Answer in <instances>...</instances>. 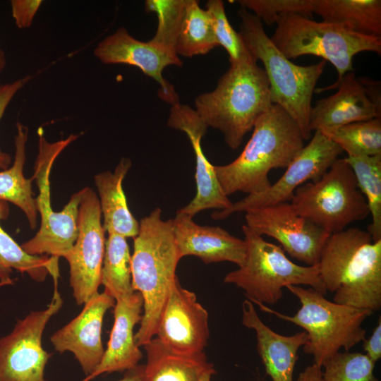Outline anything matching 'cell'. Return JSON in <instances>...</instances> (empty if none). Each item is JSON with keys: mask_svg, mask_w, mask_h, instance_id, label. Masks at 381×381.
<instances>
[{"mask_svg": "<svg viewBox=\"0 0 381 381\" xmlns=\"http://www.w3.org/2000/svg\"><path fill=\"white\" fill-rule=\"evenodd\" d=\"M252 135L233 162L214 166L219 185L226 196L236 192L261 193L271 183L269 172L286 168L304 147L303 133L292 118L272 104L255 121Z\"/></svg>", "mask_w": 381, "mask_h": 381, "instance_id": "6da1fadb", "label": "cell"}, {"mask_svg": "<svg viewBox=\"0 0 381 381\" xmlns=\"http://www.w3.org/2000/svg\"><path fill=\"white\" fill-rule=\"evenodd\" d=\"M334 303L377 311L381 307V240L351 227L329 236L318 263Z\"/></svg>", "mask_w": 381, "mask_h": 381, "instance_id": "7a4b0ae2", "label": "cell"}, {"mask_svg": "<svg viewBox=\"0 0 381 381\" xmlns=\"http://www.w3.org/2000/svg\"><path fill=\"white\" fill-rule=\"evenodd\" d=\"M181 259L171 220H163L161 209L156 207L140 220L131 258L132 287L143 300V318L135 334L139 347L155 337L161 312L178 279L176 270Z\"/></svg>", "mask_w": 381, "mask_h": 381, "instance_id": "3957f363", "label": "cell"}, {"mask_svg": "<svg viewBox=\"0 0 381 381\" xmlns=\"http://www.w3.org/2000/svg\"><path fill=\"white\" fill-rule=\"evenodd\" d=\"M272 104L266 73L252 54L230 64L216 87L195 99L197 114L207 127L222 132L232 150L240 147L255 121Z\"/></svg>", "mask_w": 381, "mask_h": 381, "instance_id": "277c9868", "label": "cell"}, {"mask_svg": "<svg viewBox=\"0 0 381 381\" xmlns=\"http://www.w3.org/2000/svg\"><path fill=\"white\" fill-rule=\"evenodd\" d=\"M237 14L241 19L238 33L249 52L264 66L272 104L292 118L305 140L310 139L311 101L325 61L308 66L294 64L273 44L258 17L243 8Z\"/></svg>", "mask_w": 381, "mask_h": 381, "instance_id": "5b68a950", "label": "cell"}, {"mask_svg": "<svg viewBox=\"0 0 381 381\" xmlns=\"http://www.w3.org/2000/svg\"><path fill=\"white\" fill-rule=\"evenodd\" d=\"M286 288L301 303L296 314L288 315L265 304H254L263 312L303 328L308 335L303 349L313 356V363L322 368L340 349L349 351L365 339L366 330L363 323L373 314V311L329 301L323 294L311 287L289 285Z\"/></svg>", "mask_w": 381, "mask_h": 381, "instance_id": "8992f818", "label": "cell"}, {"mask_svg": "<svg viewBox=\"0 0 381 381\" xmlns=\"http://www.w3.org/2000/svg\"><path fill=\"white\" fill-rule=\"evenodd\" d=\"M270 40L289 60L303 55L320 56L329 61L338 73L335 88L343 76L352 71L353 58L362 52L381 54V37L354 32L341 25L317 22L296 13L281 16Z\"/></svg>", "mask_w": 381, "mask_h": 381, "instance_id": "52a82bcc", "label": "cell"}, {"mask_svg": "<svg viewBox=\"0 0 381 381\" xmlns=\"http://www.w3.org/2000/svg\"><path fill=\"white\" fill-rule=\"evenodd\" d=\"M242 231L246 244L245 262L225 276L224 283L243 290L253 304H276L283 296L282 289L289 285L307 286L326 294L318 265H298L280 246L265 241L246 224Z\"/></svg>", "mask_w": 381, "mask_h": 381, "instance_id": "ba28073f", "label": "cell"}, {"mask_svg": "<svg viewBox=\"0 0 381 381\" xmlns=\"http://www.w3.org/2000/svg\"><path fill=\"white\" fill-rule=\"evenodd\" d=\"M290 202L298 214L329 234L341 231L370 214L346 158L337 159L318 179L299 186Z\"/></svg>", "mask_w": 381, "mask_h": 381, "instance_id": "9c48e42d", "label": "cell"}, {"mask_svg": "<svg viewBox=\"0 0 381 381\" xmlns=\"http://www.w3.org/2000/svg\"><path fill=\"white\" fill-rule=\"evenodd\" d=\"M78 138V135L71 134L66 139L49 143L42 132H39V151L33 178L39 188L36 203L41 222L36 234L20 245L29 255H47L59 260L67 255L76 241L79 206L84 188L73 194L61 211L55 212L51 205L49 177L55 159Z\"/></svg>", "mask_w": 381, "mask_h": 381, "instance_id": "30bf717a", "label": "cell"}, {"mask_svg": "<svg viewBox=\"0 0 381 381\" xmlns=\"http://www.w3.org/2000/svg\"><path fill=\"white\" fill-rule=\"evenodd\" d=\"M57 286L54 282L53 296L45 309L31 311L0 338V381H47L44 369L51 354L42 347V335L63 305Z\"/></svg>", "mask_w": 381, "mask_h": 381, "instance_id": "8fae6325", "label": "cell"}, {"mask_svg": "<svg viewBox=\"0 0 381 381\" xmlns=\"http://www.w3.org/2000/svg\"><path fill=\"white\" fill-rule=\"evenodd\" d=\"M84 188L79 206L76 241L64 258L69 265L70 286L78 306L98 293L105 250V231L97 194Z\"/></svg>", "mask_w": 381, "mask_h": 381, "instance_id": "7c38bea8", "label": "cell"}, {"mask_svg": "<svg viewBox=\"0 0 381 381\" xmlns=\"http://www.w3.org/2000/svg\"><path fill=\"white\" fill-rule=\"evenodd\" d=\"M342 152L329 138L315 131L309 143L304 145L274 183L261 193L249 194L233 202L226 210L214 212L211 217L215 220L224 219L235 212L291 201L299 186L321 177Z\"/></svg>", "mask_w": 381, "mask_h": 381, "instance_id": "4fadbf2b", "label": "cell"}, {"mask_svg": "<svg viewBox=\"0 0 381 381\" xmlns=\"http://www.w3.org/2000/svg\"><path fill=\"white\" fill-rule=\"evenodd\" d=\"M245 212L246 225L255 233L273 238L284 252L306 265H318L330 234L298 214L290 202Z\"/></svg>", "mask_w": 381, "mask_h": 381, "instance_id": "5bb4252c", "label": "cell"}, {"mask_svg": "<svg viewBox=\"0 0 381 381\" xmlns=\"http://www.w3.org/2000/svg\"><path fill=\"white\" fill-rule=\"evenodd\" d=\"M209 334L207 311L177 279L161 312L155 337L174 352L193 354L204 352Z\"/></svg>", "mask_w": 381, "mask_h": 381, "instance_id": "9a60e30c", "label": "cell"}, {"mask_svg": "<svg viewBox=\"0 0 381 381\" xmlns=\"http://www.w3.org/2000/svg\"><path fill=\"white\" fill-rule=\"evenodd\" d=\"M167 126L186 133L195 159L196 194L188 204L178 210L177 212L193 217L205 210H223L229 208L233 202L223 192L215 174L214 165L208 161L201 146L207 126L194 109L179 102L171 105Z\"/></svg>", "mask_w": 381, "mask_h": 381, "instance_id": "2e32d148", "label": "cell"}, {"mask_svg": "<svg viewBox=\"0 0 381 381\" xmlns=\"http://www.w3.org/2000/svg\"><path fill=\"white\" fill-rule=\"evenodd\" d=\"M94 55L104 64H126L140 68L159 85L161 99L171 105L179 102L174 86L162 75L169 66H181L179 56L170 54L150 41L143 42L120 28L103 39L94 49Z\"/></svg>", "mask_w": 381, "mask_h": 381, "instance_id": "e0dca14e", "label": "cell"}, {"mask_svg": "<svg viewBox=\"0 0 381 381\" xmlns=\"http://www.w3.org/2000/svg\"><path fill=\"white\" fill-rule=\"evenodd\" d=\"M115 300L104 291L94 295L82 311L50 337L54 349L71 352L84 374L92 373L102 359L104 350L102 327L107 311L114 306Z\"/></svg>", "mask_w": 381, "mask_h": 381, "instance_id": "ac0fdd59", "label": "cell"}, {"mask_svg": "<svg viewBox=\"0 0 381 381\" xmlns=\"http://www.w3.org/2000/svg\"><path fill=\"white\" fill-rule=\"evenodd\" d=\"M171 220L181 258L193 255L205 264L227 261L238 267L243 265L246 257L244 239L219 226L199 225L186 214L176 212Z\"/></svg>", "mask_w": 381, "mask_h": 381, "instance_id": "d6986e66", "label": "cell"}, {"mask_svg": "<svg viewBox=\"0 0 381 381\" xmlns=\"http://www.w3.org/2000/svg\"><path fill=\"white\" fill-rule=\"evenodd\" d=\"M334 95L318 100L310 116L311 131L326 135L345 125L381 118V107L368 97L365 88L353 71L346 73Z\"/></svg>", "mask_w": 381, "mask_h": 381, "instance_id": "ffe728a7", "label": "cell"}, {"mask_svg": "<svg viewBox=\"0 0 381 381\" xmlns=\"http://www.w3.org/2000/svg\"><path fill=\"white\" fill-rule=\"evenodd\" d=\"M114 324L107 349L95 370L82 381H90L104 373L126 372L137 366L143 353L135 340L134 327L143 313V300L140 293L115 301Z\"/></svg>", "mask_w": 381, "mask_h": 381, "instance_id": "44dd1931", "label": "cell"}, {"mask_svg": "<svg viewBox=\"0 0 381 381\" xmlns=\"http://www.w3.org/2000/svg\"><path fill=\"white\" fill-rule=\"evenodd\" d=\"M241 322L255 332L257 351L272 381H294L298 352L308 341L306 332L286 336L273 331L262 321L248 299L242 303Z\"/></svg>", "mask_w": 381, "mask_h": 381, "instance_id": "7402d4cb", "label": "cell"}, {"mask_svg": "<svg viewBox=\"0 0 381 381\" xmlns=\"http://www.w3.org/2000/svg\"><path fill=\"white\" fill-rule=\"evenodd\" d=\"M131 165V161L123 157L113 172H101L94 177L104 231L117 234L126 238H134L139 229V222L129 210L123 188V181Z\"/></svg>", "mask_w": 381, "mask_h": 381, "instance_id": "603a6c76", "label": "cell"}, {"mask_svg": "<svg viewBox=\"0 0 381 381\" xmlns=\"http://www.w3.org/2000/svg\"><path fill=\"white\" fill-rule=\"evenodd\" d=\"M143 347L147 355L145 381H200L206 371L214 368L204 352L176 353L166 348L156 337Z\"/></svg>", "mask_w": 381, "mask_h": 381, "instance_id": "cb8c5ba5", "label": "cell"}, {"mask_svg": "<svg viewBox=\"0 0 381 381\" xmlns=\"http://www.w3.org/2000/svg\"><path fill=\"white\" fill-rule=\"evenodd\" d=\"M28 138V128L18 121L13 163L11 167L0 171V200L11 202L20 208L26 216L30 227L34 229L38 214L36 198L32 188L34 178L27 179L23 174Z\"/></svg>", "mask_w": 381, "mask_h": 381, "instance_id": "d4e9b609", "label": "cell"}, {"mask_svg": "<svg viewBox=\"0 0 381 381\" xmlns=\"http://www.w3.org/2000/svg\"><path fill=\"white\" fill-rule=\"evenodd\" d=\"M9 214L7 202L0 200V282L13 284L11 274L15 270L28 274L37 282H43L50 274L53 279L59 277V260L27 253L1 226V221Z\"/></svg>", "mask_w": 381, "mask_h": 381, "instance_id": "484cf974", "label": "cell"}, {"mask_svg": "<svg viewBox=\"0 0 381 381\" xmlns=\"http://www.w3.org/2000/svg\"><path fill=\"white\" fill-rule=\"evenodd\" d=\"M313 13L325 22L381 37L380 0H314Z\"/></svg>", "mask_w": 381, "mask_h": 381, "instance_id": "4316f807", "label": "cell"}, {"mask_svg": "<svg viewBox=\"0 0 381 381\" xmlns=\"http://www.w3.org/2000/svg\"><path fill=\"white\" fill-rule=\"evenodd\" d=\"M218 46L209 13L198 1L187 0L176 43L177 56L203 55Z\"/></svg>", "mask_w": 381, "mask_h": 381, "instance_id": "83f0119b", "label": "cell"}, {"mask_svg": "<svg viewBox=\"0 0 381 381\" xmlns=\"http://www.w3.org/2000/svg\"><path fill=\"white\" fill-rule=\"evenodd\" d=\"M101 273L104 292L115 301L132 294L131 258L126 238L107 234Z\"/></svg>", "mask_w": 381, "mask_h": 381, "instance_id": "f1b7e54d", "label": "cell"}, {"mask_svg": "<svg viewBox=\"0 0 381 381\" xmlns=\"http://www.w3.org/2000/svg\"><path fill=\"white\" fill-rule=\"evenodd\" d=\"M345 158L353 171L371 215L367 231L374 241L381 240V155Z\"/></svg>", "mask_w": 381, "mask_h": 381, "instance_id": "f546056e", "label": "cell"}, {"mask_svg": "<svg viewBox=\"0 0 381 381\" xmlns=\"http://www.w3.org/2000/svg\"><path fill=\"white\" fill-rule=\"evenodd\" d=\"M325 135L345 151L347 157L381 155V118L351 123Z\"/></svg>", "mask_w": 381, "mask_h": 381, "instance_id": "4dcf8cb0", "label": "cell"}, {"mask_svg": "<svg viewBox=\"0 0 381 381\" xmlns=\"http://www.w3.org/2000/svg\"><path fill=\"white\" fill-rule=\"evenodd\" d=\"M187 0H147V12L156 13L158 23L151 43L176 55V43L184 15Z\"/></svg>", "mask_w": 381, "mask_h": 381, "instance_id": "1f68e13d", "label": "cell"}, {"mask_svg": "<svg viewBox=\"0 0 381 381\" xmlns=\"http://www.w3.org/2000/svg\"><path fill=\"white\" fill-rule=\"evenodd\" d=\"M322 367L324 381H380L373 373L375 363L358 352L339 351Z\"/></svg>", "mask_w": 381, "mask_h": 381, "instance_id": "d6a6232c", "label": "cell"}, {"mask_svg": "<svg viewBox=\"0 0 381 381\" xmlns=\"http://www.w3.org/2000/svg\"><path fill=\"white\" fill-rule=\"evenodd\" d=\"M205 9L210 16L218 45L224 47L227 52L230 64L236 63L250 56L251 54L247 49L240 34L229 22L224 2L221 0H209Z\"/></svg>", "mask_w": 381, "mask_h": 381, "instance_id": "836d02e7", "label": "cell"}, {"mask_svg": "<svg viewBox=\"0 0 381 381\" xmlns=\"http://www.w3.org/2000/svg\"><path fill=\"white\" fill-rule=\"evenodd\" d=\"M242 8L250 10L267 25L277 23L286 14L296 13L308 16L313 13L314 0H240Z\"/></svg>", "mask_w": 381, "mask_h": 381, "instance_id": "e575fe53", "label": "cell"}, {"mask_svg": "<svg viewBox=\"0 0 381 381\" xmlns=\"http://www.w3.org/2000/svg\"><path fill=\"white\" fill-rule=\"evenodd\" d=\"M30 79V75H26L11 82L0 83V120L14 96ZM11 162V155L0 148V168L6 169L9 167Z\"/></svg>", "mask_w": 381, "mask_h": 381, "instance_id": "d590c367", "label": "cell"}, {"mask_svg": "<svg viewBox=\"0 0 381 381\" xmlns=\"http://www.w3.org/2000/svg\"><path fill=\"white\" fill-rule=\"evenodd\" d=\"M42 1L41 0H12L11 14L18 28H29Z\"/></svg>", "mask_w": 381, "mask_h": 381, "instance_id": "8d00e7d4", "label": "cell"}, {"mask_svg": "<svg viewBox=\"0 0 381 381\" xmlns=\"http://www.w3.org/2000/svg\"><path fill=\"white\" fill-rule=\"evenodd\" d=\"M363 348L365 355L373 362L376 363L381 358V319L373 329L371 335L363 341Z\"/></svg>", "mask_w": 381, "mask_h": 381, "instance_id": "74e56055", "label": "cell"}, {"mask_svg": "<svg viewBox=\"0 0 381 381\" xmlns=\"http://www.w3.org/2000/svg\"><path fill=\"white\" fill-rule=\"evenodd\" d=\"M296 381H324L322 368L315 363L308 365L299 374Z\"/></svg>", "mask_w": 381, "mask_h": 381, "instance_id": "f35d334b", "label": "cell"}, {"mask_svg": "<svg viewBox=\"0 0 381 381\" xmlns=\"http://www.w3.org/2000/svg\"><path fill=\"white\" fill-rule=\"evenodd\" d=\"M116 381H145V365H138L135 368L126 370L123 377Z\"/></svg>", "mask_w": 381, "mask_h": 381, "instance_id": "ab89813d", "label": "cell"}, {"mask_svg": "<svg viewBox=\"0 0 381 381\" xmlns=\"http://www.w3.org/2000/svg\"><path fill=\"white\" fill-rule=\"evenodd\" d=\"M217 372H216V370L214 369V368L206 371L203 375L201 377L200 381H211V377L212 376L215 374ZM262 381V380H260Z\"/></svg>", "mask_w": 381, "mask_h": 381, "instance_id": "60d3db41", "label": "cell"}, {"mask_svg": "<svg viewBox=\"0 0 381 381\" xmlns=\"http://www.w3.org/2000/svg\"><path fill=\"white\" fill-rule=\"evenodd\" d=\"M6 59L4 52L0 49V73L4 70V67L6 66Z\"/></svg>", "mask_w": 381, "mask_h": 381, "instance_id": "b9f144b4", "label": "cell"}, {"mask_svg": "<svg viewBox=\"0 0 381 381\" xmlns=\"http://www.w3.org/2000/svg\"><path fill=\"white\" fill-rule=\"evenodd\" d=\"M4 285H8V284L4 282H0V286H4Z\"/></svg>", "mask_w": 381, "mask_h": 381, "instance_id": "7bdbcfd3", "label": "cell"}]
</instances>
